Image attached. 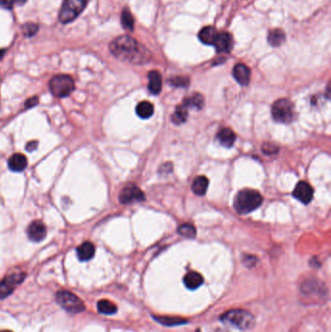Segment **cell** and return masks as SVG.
I'll use <instances>...</instances> for the list:
<instances>
[{
	"label": "cell",
	"instance_id": "obj_1",
	"mask_svg": "<svg viewBox=\"0 0 331 332\" xmlns=\"http://www.w3.org/2000/svg\"><path fill=\"white\" fill-rule=\"evenodd\" d=\"M110 51L118 59L135 65L145 64L152 58L147 48L129 35H122L113 40Z\"/></svg>",
	"mask_w": 331,
	"mask_h": 332
},
{
	"label": "cell",
	"instance_id": "obj_2",
	"mask_svg": "<svg viewBox=\"0 0 331 332\" xmlns=\"http://www.w3.org/2000/svg\"><path fill=\"white\" fill-rule=\"evenodd\" d=\"M262 195L258 190L244 188L236 194L234 199V208L239 214H249L262 204Z\"/></svg>",
	"mask_w": 331,
	"mask_h": 332
},
{
	"label": "cell",
	"instance_id": "obj_3",
	"mask_svg": "<svg viewBox=\"0 0 331 332\" xmlns=\"http://www.w3.org/2000/svg\"><path fill=\"white\" fill-rule=\"evenodd\" d=\"M221 321L241 331H248L255 326V318L246 310H231L221 316Z\"/></svg>",
	"mask_w": 331,
	"mask_h": 332
},
{
	"label": "cell",
	"instance_id": "obj_4",
	"mask_svg": "<svg viewBox=\"0 0 331 332\" xmlns=\"http://www.w3.org/2000/svg\"><path fill=\"white\" fill-rule=\"evenodd\" d=\"M90 0H64L60 12L59 20L62 23H69L78 18L85 10Z\"/></svg>",
	"mask_w": 331,
	"mask_h": 332
},
{
	"label": "cell",
	"instance_id": "obj_5",
	"mask_svg": "<svg viewBox=\"0 0 331 332\" xmlns=\"http://www.w3.org/2000/svg\"><path fill=\"white\" fill-rule=\"evenodd\" d=\"M50 91L57 98L69 96L75 89L74 80L69 75H56L50 81Z\"/></svg>",
	"mask_w": 331,
	"mask_h": 332
},
{
	"label": "cell",
	"instance_id": "obj_6",
	"mask_svg": "<svg viewBox=\"0 0 331 332\" xmlns=\"http://www.w3.org/2000/svg\"><path fill=\"white\" fill-rule=\"evenodd\" d=\"M294 115L295 106L291 100L281 98L274 102L272 106V116L278 123L289 124L294 120Z\"/></svg>",
	"mask_w": 331,
	"mask_h": 332
},
{
	"label": "cell",
	"instance_id": "obj_7",
	"mask_svg": "<svg viewBox=\"0 0 331 332\" xmlns=\"http://www.w3.org/2000/svg\"><path fill=\"white\" fill-rule=\"evenodd\" d=\"M55 299L56 302L60 305V307L67 312L80 313L85 310L84 302L70 292L60 291L55 295Z\"/></svg>",
	"mask_w": 331,
	"mask_h": 332
},
{
	"label": "cell",
	"instance_id": "obj_8",
	"mask_svg": "<svg viewBox=\"0 0 331 332\" xmlns=\"http://www.w3.org/2000/svg\"><path fill=\"white\" fill-rule=\"evenodd\" d=\"M24 273H15L4 278L0 282V299L11 295L18 285L24 280Z\"/></svg>",
	"mask_w": 331,
	"mask_h": 332
},
{
	"label": "cell",
	"instance_id": "obj_9",
	"mask_svg": "<svg viewBox=\"0 0 331 332\" xmlns=\"http://www.w3.org/2000/svg\"><path fill=\"white\" fill-rule=\"evenodd\" d=\"M119 199L123 204L140 202L145 200V194L138 186L130 184L122 189Z\"/></svg>",
	"mask_w": 331,
	"mask_h": 332
},
{
	"label": "cell",
	"instance_id": "obj_10",
	"mask_svg": "<svg viewBox=\"0 0 331 332\" xmlns=\"http://www.w3.org/2000/svg\"><path fill=\"white\" fill-rule=\"evenodd\" d=\"M293 194L297 200H299L304 204H308L313 199V187L307 182H304V181L299 182L295 186Z\"/></svg>",
	"mask_w": 331,
	"mask_h": 332
},
{
	"label": "cell",
	"instance_id": "obj_11",
	"mask_svg": "<svg viewBox=\"0 0 331 332\" xmlns=\"http://www.w3.org/2000/svg\"><path fill=\"white\" fill-rule=\"evenodd\" d=\"M28 238L33 242H41L47 235V227L41 221H32L27 227Z\"/></svg>",
	"mask_w": 331,
	"mask_h": 332
},
{
	"label": "cell",
	"instance_id": "obj_12",
	"mask_svg": "<svg viewBox=\"0 0 331 332\" xmlns=\"http://www.w3.org/2000/svg\"><path fill=\"white\" fill-rule=\"evenodd\" d=\"M213 46L216 47V50L218 53L227 54L232 50V46H233L232 37L227 32L218 33V36L216 38Z\"/></svg>",
	"mask_w": 331,
	"mask_h": 332
},
{
	"label": "cell",
	"instance_id": "obj_13",
	"mask_svg": "<svg viewBox=\"0 0 331 332\" xmlns=\"http://www.w3.org/2000/svg\"><path fill=\"white\" fill-rule=\"evenodd\" d=\"M233 76L240 85L247 86L250 82L251 70L247 65L243 63H238L233 68Z\"/></svg>",
	"mask_w": 331,
	"mask_h": 332
},
{
	"label": "cell",
	"instance_id": "obj_14",
	"mask_svg": "<svg viewBox=\"0 0 331 332\" xmlns=\"http://www.w3.org/2000/svg\"><path fill=\"white\" fill-rule=\"evenodd\" d=\"M148 77H149V85H148L149 91L153 94H159L163 88L162 75L159 71L153 70L149 73Z\"/></svg>",
	"mask_w": 331,
	"mask_h": 332
},
{
	"label": "cell",
	"instance_id": "obj_15",
	"mask_svg": "<svg viewBox=\"0 0 331 332\" xmlns=\"http://www.w3.org/2000/svg\"><path fill=\"white\" fill-rule=\"evenodd\" d=\"M27 166V159L21 154H14L8 161V167L14 172H21Z\"/></svg>",
	"mask_w": 331,
	"mask_h": 332
},
{
	"label": "cell",
	"instance_id": "obj_16",
	"mask_svg": "<svg viewBox=\"0 0 331 332\" xmlns=\"http://www.w3.org/2000/svg\"><path fill=\"white\" fill-rule=\"evenodd\" d=\"M95 253V247L92 242H85L77 248V256L81 261H88L92 259Z\"/></svg>",
	"mask_w": 331,
	"mask_h": 332
},
{
	"label": "cell",
	"instance_id": "obj_17",
	"mask_svg": "<svg viewBox=\"0 0 331 332\" xmlns=\"http://www.w3.org/2000/svg\"><path fill=\"white\" fill-rule=\"evenodd\" d=\"M218 31L214 26H205L198 33V38L203 44L206 45H214L215 40L218 36Z\"/></svg>",
	"mask_w": 331,
	"mask_h": 332
},
{
	"label": "cell",
	"instance_id": "obj_18",
	"mask_svg": "<svg viewBox=\"0 0 331 332\" xmlns=\"http://www.w3.org/2000/svg\"><path fill=\"white\" fill-rule=\"evenodd\" d=\"M218 140L222 146L231 147L236 140V135L230 129H221L218 133Z\"/></svg>",
	"mask_w": 331,
	"mask_h": 332
},
{
	"label": "cell",
	"instance_id": "obj_19",
	"mask_svg": "<svg viewBox=\"0 0 331 332\" xmlns=\"http://www.w3.org/2000/svg\"><path fill=\"white\" fill-rule=\"evenodd\" d=\"M185 287L189 290H196L203 284V277L194 271L188 272L184 278Z\"/></svg>",
	"mask_w": 331,
	"mask_h": 332
},
{
	"label": "cell",
	"instance_id": "obj_20",
	"mask_svg": "<svg viewBox=\"0 0 331 332\" xmlns=\"http://www.w3.org/2000/svg\"><path fill=\"white\" fill-rule=\"evenodd\" d=\"M267 40H268V43L272 47H279V46H281L285 42V40H286V33L282 29H280V28L272 29V30H270L268 32Z\"/></svg>",
	"mask_w": 331,
	"mask_h": 332
},
{
	"label": "cell",
	"instance_id": "obj_21",
	"mask_svg": "<svg viewBox=\"0 0 331 332\" xmlns=\"http://www.w3.org/2000/svg\"><path fill=\"white\" fill-rule=\"evenodd\" d=\"M209 185V181L205 176H198L194 179L191 184L192 191L197 195H204L207 191Z\"/></svg>",
	"mask_w": 331,
	"mask_h": 332
},
{
	"label": "cell",
	"instance_id": "obj_22",
	"mask_svg": "<svg viewBox=\"0 0 331 332\" xmlns=\"http://www.w3.org/2000/svg\"><path fill=\"white\" fill-rule=\"evenodd\" d=\"M188 116V107L183 102L182 105L178 106L172 116V121L176 125H181L184 123Z\"/></svg>",
	"mask_w": 331,
	"mask_h": 332
},
{
	"label": "cell",
	"instance_id": "obj_23",
	"mask_svg": "<svg viewBox=\"0 0 331 332\" xmlns=\"http://www.w3.org/2000/svg\"><path fill=\"white\" fill-rule=\"evenodd\" d=\"M154 105L149 101H142L136 107V113L141 119H149L154 114Z\"/></svg>",
	"mask_w": 331,
	"mask_h": 332
},
{
	"label": "cell",
	"instance_id": "obj_24",
	"mask_svg": "<svg viewBox=\"0 0 331 332\" xmlns=\"http://www.w3.org/2000/svg\"><path fill=\"white\" fill-rule=\"evenodd\" d=\"M97 309L101 314L113 315L117 312V306L107 299H102L97 303Z\"/></svg>",
	"mask_w": 331,
	"mask_h": 332
},
{
	"label": "cell",
	"instance_id": "obj_25",
	"mask_svg": "<svg viewBox=\"0 0 331 332\" xmlns=\"http://www.w3.org/2000/svg\"><path fill=\"white\" fill-rule=\"evenodd\" d=\"M184 104L188 107V108H196V109H201L203 106H204V98H203L202 95L201 94H198V93H195L193 94L192 96L186 98L184 101Z\"/></svg>",
	"mask_w": 331,
	"mask_h": 332
},
{
	"label": "cell",
	"instance_id": "obj_26",
	"mask_svg": "<svg viewBox=\"0 0 331 332\" xmlns=\"http://www.w3.org/2000/svg\"><path fill=\"white\" fill-rule=\"evenodd\" d=\"M121 20H122V24H123L124 28L128 29L129 31H132L134 29V18L129 9H127V8L124 9V11L122 13Z\"/></svg>",
	"mask_w": 331,
	"mask_h": 332
},
{
	"label": "cell",
	"instance_id": "obj_27",
	"mask_svg": "<svg viewBox=\"0 0 331 332\" xmlns=\"http://www.w3.org/2000/svg\"><path fill=\"white\" fill-rule=\"evenodd\" d=\"M178 232L185 238H194L196 235V229L190 223H184L179 226Z\"/></svg>",
	"mask_w": 331,
	"mask_h": 332
},
{
	"label": "cell",
	"instance_id": "obj_28",
	"mask_svg": "<svg viewBox=\"0 0 331 332\" xmlns=\"http://www.w3.org/2000/svg\"><path fill=\"white\" fill-rule=\"evenodd\" d=\"M158 322L162 323L165 326H177V325H182L186 323V321H184V319L181 318H173V317H156L155 318Z\"/></svg>",
	"mask_w": 331,
	"mask_h": 332
},
{
	"label": "cell",
	"instance_id": "obj_29",
	"mask_svg": "<svg viewBox=\"0 0 331 332\" xmlns=\"http://www.w3.org/2000/svg\"><path fill=\"white\" fill-rule=\"evenodd\" d=\"M38 28H39V26L37 25L36 23L27 22L22 26V31L25 36L31 37L36 34Z\"/></svg>",
	"mask_w": 331,
	"mask_h": 332
},
{
	"label": "cell",
	"instance_id": "obj_30",
	"mask_svg": "<svg viewBox=\"0 0 331 332\" xmlns=\"http://www.w3.org/2000/svg\"><path fill=\"white\" fill-rule=\"evenodd\" d=\"M189 80L186 77H183V76H178V77H174L173 79L170 80V84L174 87H186L188 86Z\"/></svg>",
	"mask_w": 331,
	"mask_h": 332
},
{
	"label": "cell",
	"instance_id": "obj_31",
	"mask_svg": "<svg viewBox=\"0 0 331 332\" xmlns=\"http://www.w3.org/2000/svg\"><path fill=\"white\" fill-rule=\"evenodd\" d=\"M262 151L266 155H274V154H276L277 152H278V147L275 146V145H273V144L266 143V144H264L262 146Z\"/></svg>",
	"mask_w": 331,
	"mask_h": 332
},
{
	"label": "cell",
	"instance_id": "obj_32",
	"mask_svg": "<svg viewBox=\"0 0 331 332\" xmlns=\"http://www.w3.org/2000/svg\"><path fill=\"white\" fill-rule=\"evenodd\" d=\"M244 263L249 267H253L257 263V258L254 256H247L244 258Z\"/></svg>",
	"mask_w": 331,
	"mask_h": 332
},
{
	"label": "cell",
	"instance_id": "obj_33",
	"mask_svg": "<svg viewBox=\"0 0 331 332\" xmlns=\"http://www.w3.org/2000/svg\"><path fill=\"white\" fill-rule=\"evenodd\" d=\"M14 6V0H0V8L4 9H12Z\"/></svg>",
	"mask_w": 331,
	"mask_h": 332
},
{
	"label": "cell",
	"instance_id": "obj_34",
	"mask_svg": "<svg viewBox=\"0 0 331 332\" xmlns=\"http://www.w3.org/2000/svg\"><path fill=\"white\" fill-rule=\"evenodd\" d=\"M38 98L37 97H31V98H29V99H27L26 101H25V103H24V106H25V108H31V107H34V106H36L37 104H38Z\"/></svg>",
	"mask_w": 331,
	"mask_h": 332
},
{
	"label": "cell",
	"instance_id": "obj_35",
	"mask_svg": "<svg viewBox=\"0 0 331 332\" xmlns=\"http://www.w3.org/2000/svg\"><path fill=\"white\" fill-rule=\"evenodd\" d=\"M37 148V142L36 141H33V142H29L27 145H26V150L28 152H32V151H35Z\"/></svg>",
	"mask_w": 331,
	"mask_h": 332
},
{
	"label": "cell",
	"instance_id": "obj_36",
	"mask_svg": "<svg viewBox=\"0 0 331 332\" xmlns=\"http://www.w3.org/2000/svg\"><path fill=\"white\" fill-rule=\"evenodd\" d=\"M165 169H166V171H165L164 173H169V172L172 170V165H171V164H166V165L161 166L160 171L165 170Z\"/></svg>",
	"mask_w": 331,
	"mask_h": 332
},
{
	"label": "cell",
	"instance_id": "obj_37",
	"mask_svg": "<svg viewBox=\"0 0 331 332\" xmlns=\"http://www.w3.org/2000/svg\"><path fill=\"white\" fill-rule=\"evenodd\" d=\"M26 2V0H14V4H17V5H22Z\"/></svg>",
	"mask_w": 331,
	"mask_h": 332
},
{
	"label": "cell",
	"instance_id": "obj_38",
	"mask_svg": "<svg viewBox=\"0 0 331 332\" xmlns=\"http://www.w3.org/2000/svg\"><path fill=\"white\" fill-rule=\"evenodd\" d=\"M4 55H5V50H0V60L2 59Z\"/></svg>",
	"mask_w": 331,
	"mask_h": 332
},
{
	"label": "cell",
	"instance_id": "obj_39",
	"mask_svg": "<svg viewBox=\"0 0 331 332\" xmlns=\"http://www.w3.org/2000/svg\"><path fill=\"white\" fill-rule=\"evenodd\" d=\"M0 332H10V331H1Z\"/></svg>",
	"mask_w": 331,
	"mask_h": 332
},
{
	"label": "cell",
	"instance_id": "obj_40",
	"mask_svg": "<svg viewBox=\"0 0 331 332\" xmlns=\"http://www.w3.org/2000/svg\"><path fill=\"white\" fill-rule=\"evenodd\" d=\"M200 332V331H196V332Z\"/></svg>",
	"mask_w": 331,
	"mask_h": 332
}]
</instances>
